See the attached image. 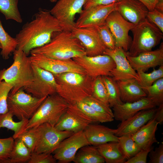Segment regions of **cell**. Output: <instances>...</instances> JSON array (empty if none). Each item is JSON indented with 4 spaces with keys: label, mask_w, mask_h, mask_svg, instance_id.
Returning <instances> with one entry per match:
<instances>
[{
    "label": "cell",
    "mask_w": 163,
    "mask_h": 163,
    "mask_svg": "<svg viewBox=\"0 0 163 163\" xmlns=\"http://www.w3.org/2000/svg\"><path fill=\"white\" fill-rule=\"evenodd\" d=\"M106 163H125L127 160L118 141L96 146Z\"/></svg>",
    "instance_id": "cell-26"
},
{
    "label": "cell",
    "mask_w": 163,
    "mask_h": 163,
    "mask_svg": "<svg viewBox=\"0 0 163 163\" xmlns=\"http://www.w3.org/2000/svg\"><path fill=\"white\" fill-rule=\"evenodd\" d=\"M158 123L152 118L132 135V137L142 149L152 148L154 143L158 142L155 133Z\"/></svg>",
    "instance_id": "cell-25"
},
{
    "label": "cell",
    "mask_w": 163,
    "mask_h": 163,
    "mask_svg": "<svg viewBox=\"0 0 163 163\" xmlns=\"http://www.w3.org/2000/svg\"><path fill=\"white\" fill-rule=\"evenodd\" d=\"M156 106V104L147 96L135 102L123 103L112 107L114 119L121 122L140 110L155 108Z\"/></svg>",
    "instance_id": "cell-22"
},
{
    "label": "cell",
    "mask_w": 163,
    "mask_h": 163,
    "mask_svg": "<svg viewBox=\"0 0 163 163\" xmlns=\"http://www.w3.org/2000/svg\"><path fill=\"white\" fill-rule=\"evenodd\" d=\"M14 141L13 137L0 139V161L9 157L13 147Z\"/></svg>",
    "instance_id": "cell-42"
},
{
    "label": "cell",
    "mask_w": 163,
    "mask_h": 163,
    "mask_svg": "<svg viewBox=\"0 0 163 163\" xmlns=\"http://www.w3.org/2000/svg\"><path fill=\"white\" fill-rule=\"evenodd\" d=\"M0 43L2 47L1 55L4 59H8L10 54L17 49L18 43L15 38L11 37L5 30L1 21Z\"/></svg>",
    "instance_id": "cell-31"
},
{
    "label": "cell",
    "mask_w": 163,
    "mask_h": 163,
    "mask_svg": "<svg viewBox=\"0 0 163 163\" xmlns=\"http://www.w3.org/2000/svg\"><path fill=\"white\" fill-rule=\"evenodd\" d=\"M92 123L83 130L90 145L97 146L110 142L118 141L115 129L104 125Z\"/></svg>",
    "instance_id": "cell-23"
},
{
    "label": "cell",
    "mask_w": 163,
    "mask_h": 163,
    "mask_svg": "<svg viewBox=\"0 0 163 163\" xmlns=\"http://www.w3.org/2000/svg\"><path fill=\"white\" fill-rule=\"evenodd\" d=\"M35 128L37 140L34 152L38 153L52 154L63 140L74 133L71 131L59 130L47 123Z\"/></svg>",
    "instance_id": "cell-8"
},
{
    "label": "cell",
    "mask_w": 163,
    "mask_h": 163,
    "mask_svg": "<svg viewBox=\"0 0 163 163\" xmlns=\"http://www.w3.org/2000/svg\"><path fill=\"white\" fill-rule=\"evenodd\" d=\"M142 3L147 8L151 11L155 8L157 0H138Z\"/></svg>",
    "instance_id": "cell-49"
},
{
    "label": "cell",
    "mask_w": 163,
    "mask_h": 163,
    "mask_svg": "<svg viewBox=\"0 0 163 163\" xmlns=\"http://www.w3.org/2000/svg\"><path fill=\"white\" fill-rule=\"evenodd\" d=\"M46 97L37 98L21 89L14 94H9L7 98L8 111L20 120H29Z\"/></svg>",
    "instance_id": "cell-7"
},
{
    "label": "cell",
    "mask_w": 163,
    "mask_h": 163,
    "mask_svg": "<svg viewBox=\"0 0 163 163\" xmlns=\"http://www.w3.org/2000/svg\"><path fill=\"white\" fill-rule=\"evenodd\" d=\"M14 115L8 111L0 114V129L5 128L14 132L13 137L14 139L18 138L26 130L28 119H23L20 121H14L13 118Z\"/></svg>",
    "instance_id": "cell-29"
},
{
    "label": "cell",
    "mask_w": 163,
    "mask_h": 163,
    "mask_svg": "<svg viewBox=\"0 0 163 163\" xmlns=\"http://www.w3.org/2000/svg\"><path fill=\"white\" fill-rule=\"evenodd\" d=\"M131 30L133 40L126 53L132 56L152 50L160 43L163 37V33L146 18L135 25Z\"/></svg>",
    "instance_id": "cell-5"
},
{
    "label": "cell",
    "mask_w": 163,
    "mask_h": 163,
    "mask_svg": "<svg viewBox=\"0 0 163 163\" xmlns=\"http://www.w3.org/2000/svg\"><path fill=\"white\" fill-rule=\"evenodd\" d=\"M53 75L56 93L69 105L76 104L92 95L94 79L87 73L70 72Z\"/></svg>",
    "instance_id": "cell-2"
},
{
    "label": "cell",
    "mask_w": 163,
    "mask_h": 163,
    "mask_svg": "<svg viewBox=\"0 0 163 163\" xmlns=\"http://www.w3.org/2000/svg\"><path fill=\"white\" fill-rule=\"evenodd\" d=\"M69 105L57 93L48 96L29 120L26 130L46 123L55 126Z\"/></svg>",
    "instance_id": "cell-6"
},
{
    "label": "cell",
    "mask_w": 163,
    "mask_h": 163,
    "mask_svg": "<svg viewBox=\"0 0 163 163\" xmlns=\"http://www.w3.org/2000/svg\"><path fill=\"white\" fill-rule=\"evenodd\" d=\"M62 30L59 22L50 11L40 9L16 35V49L28 55L32 50L49 43L54 33Z\"/></svg>",
    "instance_id": "cell-1"
},
{
    "label": "cell",
    "mask_w": 163,
    "mask_h": 163,
    "mask_svg": "<svg viewBox=\"0 0 163 163\" xmlns=\"http://www.w3.org/2000/svg\"><path fill=\"white\" fill-rule=\"evenodd\" d=\"M30 54L29 57L32 64L53 74L70 72L86 73L83 68L72 59L60 60L38 53Z\"/></svg>",
    "instance_id": "cell-12"
},
{
    "label": "cell",
    "mask_w": 163,
    "mask_h": 163,
    "mask_svg": "<svg viewBox=\"0 0 163 163\" xmlns=\"http://www.w3.org/2000/svg\"><path fill=\"white\" fill-rule=\"evenodd\" d=\"M30 53L40 54L60 60L72 59L86 55L84 46L72 31L64 30L54 33L49 43L32 50Z\"/></svg>",
    "instance_id": "cell-3"
},
{
    "label": "cell",
    "mask_w": 163,
    "mask_h": 163,
    "mask_svg": "<svg viewBox=\"0 0 163 163\" xmlns=\"http://www.w3.org/2000/svg\"><path fill=\"white\" fill-rule=\"evenodd\" d=\"M57 160L52 154L46 153H31L28 163H56Z\"/></svg>",
    "instance_id": "cell-43"
},
{
    "label": "cell",
    "mask_w": 163,
    "mask_h": 163,
    "mask_svg": "<svg viewBox=\"0 0 163 163\" xmlns=\"http://www.w3.org/2000/svg\"><path fill=\"white\" fill-rule=\"evenodd\" d=\"M13 53L14 61L11 66L0 70V80L13 86L10 92L11 94L30 84L34 78L32 64L29 57L19 49H16Z\"/></svg>",
    "instance_id": "cell-4"
},
{
    "label": "cell",
    "mask_w": 163,
    "mask_h": 163,
    "mask_svg": "<svg viewBox=\"0 0 163 163\" xmlns=\"http://www.w3.org/2000/svg\"><path fill=\"white\" fill-rule=\"evenodd\" d=\"M116 3L107 5H97L87 9H83L75 22V27H96L105 23L108 16L116 10Z\"/></svg>",
    "instance_id": "cell-17"
},
{
    "label": "cell",
    "mask_w": 163,
    "mask_h": 163,
    "mask_svg": "<svg viewBox=\"0 0 163 163\" xmlns=\"http://www.w3.org/2000/svg\"><path fill=\"white\" fill-rule=\"evenodd\" d=\"M1 48H2L1 46V44L0 43V49H1Z\"/></svg>",
    "instance_id": "cell-52"
},
{
    "label": "cell",
    "mask_w": 163,
    "mask_h": 163,
    "mask_svg": "<svg viewBox=\"0 0 163 163\" xmlns=\"http://www.w3.org/2000/svg\"><path fill=\"white\" fill-rule=\"evenodd\" d=\"M155 8L163 12V0H157Z\"/></svg>",
    "instance_id": "cell-50"
},
{
    "label": "cell",
    "mask_w": 163,
    "mask_h": 163,
    "mask_svg": "<svg viewBox=\"0 0 163 163\" xmlns=\"http://www.w3.org/2000/svg\"><path fill=\"white\" fill-rule=\"evenodd\" d=\"M146 18L163 33V12L154 8L148 11Z\"/></svg>",
    "instance_id": "cell-44"
},
{
    "label": "cell",
    "mask_w": 163,
    "mask_h": 163,
    "mask_svg": "<svg viewBox=\"0 0 163 163\" xmlns=\"http://www.w3.org/2000/svg\"><path fill=\"white\" fill-rule=\"evenodd\" d=\"M118 139L127 160L141 149L133 140L132 136H121L118 137Z\"/></svg>",
    "instance_id": "cell-34"
},
{
    "label": "cell",
    "mask_w": 163,
    "mask_h": 163,
    "mask_svg": "<svg viewBox=\"0 0 163 163\" xmlns=\"http://www.w3.org/2000/svg\"><path fill=\"white\" fill-rule=\"evenodd\" d=\"M116 82L120 98L123 103L135 102L147 96L138 80L136 79H130Z\"/></svg>",
    "instance_id": "cell-24"
},
{
    "label": "cell",
    "mask_w": 163,
    "mask_h": 163,
    "mask_svg": "<svg viewBox=\"0 0 163 163\" xmlns=\"http://www.w3.org/2000/svg\"><path fill=\"white\" fill-rule=\"evenodd\" d=\"M142 88L146 96L157 106L163 103V78L157 80L151 86Z\"/></svg>",
    "instance_id": "cell-33"
},
{
    "label": "cell",
    "mask_w": 163,
    "mask_h": 163,
    "mask_svg": "<svg viewBox=\"0 0 163 163\" xmlns=\"http://www.w3.org/2000/svg\"><path fill=\"white\" fill-rule=\"evenodd\" d=\"M95 122L84 113L76 104L69 105L54 126L60 131L73 133L83 131L90 124Z\"/></svg>",
    "instance_id": "cell-14"
},
{
    "label": "cell",
    "mask_w": 163,
    "mask_h": 163,
    "mask_svg": "<svg viewBox=\"0 0 163 163\" xmlns=\"http://www.w3.org/2000/svg\"><path fill=\"white\" fill-rule=\"evenodd\" d=\"M105 23L113 36L116 47L127 52L132 41L129 33L135 25L125 19L116 10L108 16Z\"/></svg>",
    "instance_id": "cell-13"
},
{
    "label": "cell",
    "mask_w": 163,
    "mask_h": 163,
    "mask_svg": "<svg viewBox=\"0 0 163 163\" xmlns=\"http://www.w3.org/2000/svg\"><path fill=\"white\" fill-rule=\"evenodd\" d=\"M34 78L32 82L22 88L27 93L41 98L56 93V83L51 73L32 64Z\"/></svg>",
    "instance_id": "cell-10"
},
{
    "label": "cell",
    "mask_w": 163,
    "mask_h": 163,
    "mask_svg": "<svg viewBox=\"0 0 163 163\" xmlns=\"http://www.w3.org/2000/svg\"><path fill=\"white\" fill-rule=\"evenodd\" d=\"M152 149L149 153V163H163V144L161 143L155 150Z\"/></svg>",
    "instance_id": "cell-45"
},
{
    "label": "cell",
    "mask_w": 163,
    "mask_h": 163,
    "mask_svg": "<svg viewBox=\"0 0 163 163\" xmlns=\"http://www.w3.org/2000/svg\"><path fill=\"white\" fill-rule=\"evenodd\" d=\"M116 10L126 20L136 25L146 18L149 10L138 0H120Z\"/></svg>",
    "instance_id": "cell-21"
},
{
    "label": "cell",
    "mask_w": 163,
    "mask_h": 163,
    "mask_svg": "<svg viewBox=\"0 0 163 163\" xmlns=\"http://www.w3.org/2000/svg\"><path fill=\"white\" fill-rule=\"evenodd\" d=\"M58 0H50V2H56Z\"/></svg>",
    "instance_id": "cell-51"
},
{
    "label": "cell",
    "mask_w": 163,
    "mask_h": 163,
    "mask_svg": "<svg viewBox=\"0 0 163 163\" xmlns=\"http://www.w3.org/2000/svg\"><path fill=\"white\" fill-rule=\"evenodd\" d=\"M83 101L95 110L114 118L113 111L110 106L92 96L87 97Z\"/></svg>",
    "instance_id": "cell-38"
},
{
    "label": "cell",
    "mask_w": 163,
    "mask_h": 163,
    "mask_svg": "<svg viewBox=\"0 0 163 163\" xmlns=\"http://www.w3.org/2000/svg\"><path fill=\"white\" fill-rule=\"evenodd\" d=\"M108 96L110 107L114 106L123 103L121 100L120 91L117 82L110 76H102Z\"/></svg>",
    "instance_id": "cell-32"
},
{
    "label": "cell",
    "mask_w": 163,
    "mask_h": 163,
    "mask_svg": "<svg viewBox=\"0 0 163 163\" xmlns=\"http://www.w3.org/2000/svg\"><path fill=\"white\" fill-rule=\"evenodd\" d=\"M72 59L93 79L99 76L112 77L111 72L115 67L113 59L105 54L92 56L85 55Z\"/></svg>",
    "instance_id": "cell-11"
},
{
    "label": "cell",
    "mask_w": 163,
    "mask_h": 163,
    "mask_svg": "<svg viewBox=\"0 0 163 163\" xmlns=\"http://www.w3.org/2000/svg\"><path fill=\"white\" fill-rule=\"evenodd\" d=\"M137 73L139 77L138 82L141 87L150 86L157 80L163 78V65L159 66L157 69L153 68V71L150 73L140 71Z\"/></svg>",
    "instance_id": "cell-36"
},
{
    "label": "cell",
    "mask_w": 163,
    "mask_h": 163,
    "mask_svg": "<svg viewBox=\"0 0 163 163\" xmlns=\"http://www.w3.org/2000/svg\"><path fill=\"white\" fill-rule=\"evenodd\" d=\"M126 58L133 69L137 72H144L149 68L163 65V44L159 48L154 50L144 52L135 56L126 54Z\"/></svg>",
    "instance_id": "cell-20"
},
{
    "label": "cell",
    "mask_w": 163,
    "mask_h": 163,
    "mask_svg": "<svg viewBox=\"0 0 163 163\" xmlns=\"http://www.w3.org/2000/svg\"><path fill=\"white\" fill-rule=\"evenodd\" d=\"M153 147L147 149H142L136 155L128 159L125 163H146L147 156Z\"/></svg>",
    "instance_id": "cell-46"
},
{
    "label": "cell",
    "mask_w": 163,
    "mask_h": 163,
    "mask_svg": "<svg viewBox=\"0 0 163 163\" xmlns=\"http://www.w3.org/2000/svg\"><path fill=\"white\" fill-rule=\"evenodd\" d=\"M86 0H58L50 11L59 22L62 30L72 31L75 27V15L82 12Z\"/></svg>",
    "instance_id": "cell-9"
},
{
    "label": "cell",
    "mask_w": 163,
    "mask_h": 163,
    "mask_svg": "<svg viewBox=\"0 0 163 163\" xmlns=\"http://www.w3.org/2000/svg\"><path fill=\"white\" fill-rule=\"evenodd\" d=\"M120 0H87L83 7L87 9L91 7L101 5H107L116 3Z\"/></svg>",
    "instance_id": "cell-47"
},
{
    "label": "cell",
    "mask_w": 163,
    "mask_h": 163,
    "mask_svg": "<svg viewBox=\"0 0 163 163\" xmlns=\"http://www.w3.org/2000/svg\"><path fill=\"white\" fill-rule=\"evenodd\" d=\"M73 162L75 163H103L105 160L96 146L88 145L78 150Z\"/></svg>",
    "instance_id": "cell-28"
},
{
    "label": "cell",
    "mask_w": 163,
    "mask_h": 163,
    "mask_svg": "<svg viewBox=\"0 0 163 163\" xmlns=\"http://www.w3.org/2000/svg\"><path fill=\"white\" fill-rule=\"evenodd\" d=\"M18 138L21 139L31 153L34 152L37 140L35 127L26 130Z\"/></svg>",
    "instance_id": "cell-41"
},
{
    "label": "cell",
    "mask_w": 163,
    "mask_h": 163,
    "mask_svg": "<svg viewBox=\"0 0 163 163\" xmlns=\"http://www.w3.org/2000/svg\"><path fill=\"white\" fill-rule=\"evenodd\" d=\"M76 104L84 113L95 123L110 122L114 120L113 117L95 110L83 101L78 103Z\"/></svg>",
    "instance_id": "cell-35"
},
{
    "label": "cell",
    "mask_w": 163,
    "mask_h": 163,
    "mask_svg": "<svg viewBox=\"0 0 163 163\" xmlns=\"http://www.w3.org/2000/svg\"><path fill=\"white\" fill-rule=\"evenodd\" d=\"M72 32L84 46L86 55L92 56L104 54L107 48L100 38L96 27H75Z\"/></svg>",
    "instance_id": "cell-16"
},
{
    "label": "cell",
    "mask_w": 163,
    "mask_h": 163,
    "mask_svg": "<svg viewBox=\"0 0 163 163\" xmlns=\"http://www.w3.org/2000/svg\"><path fill=\"white\" fill-rule=\"evenodd\" d=\"M100 38L107 48L113 50L116 48L113 36L105 23L96 27Z\"/></svg>",
    "instance_id": "cell-39"
},
{
    "label": "cell",
    "mask_w": 163,
    "mask_h": 163,
    "mask_svg": "<svg viewBox=\"0 0 163 163\" xmlns=\"http://www.w3.org/2000/svg\"><path fill=\"white\" fill-rule=\"evenodd\" d=\"M18 0H0V12L6 20L21 23L23 20L18 7Z\"/></svg>",
    "instance_id": "cell-30"
},
{
    "label": "cell",
    "mask_w": 163,
    "mask_h": 163,
    "mask_svg": "<svg viewBox=\"0 0 163 163\" xmlns=\"http://www.w3.org/2000/svg\"><path fill=\"white\" fill-rule=\"evenodd\" d=\"M92 96L109 106L107 91L102 76L94 79Z\"/></svg>",
    "instance_id": "cell-37"
},
{
    "label": "cell",
    "mask_w": 163,
    "mask_h": 163,
    "mask_svg": "<svg viewBox=\"0 0 163 163\" xmlns=\"http://www.w3.org/2000/svg\"><path fill=\"white\" fill-rule=\"evenodd\" d=\"M104 54L110 56L113 60L115 67L111 72L112 78L116 81L130 79L138 81L137 72L132 67L126 58V52L122 48L113 50L106 48Z\"/></svg>",
    "instance_id": "cell-18"
},
{
    "label": "cell",
    "mask_w": 163,
    "mask_h": 163,
    "mask_svg": "<svg viewBox=\"0 0 163 163\" xmlns=\"http://www.w3.org/2000/svg\"><path fill=\"white\" fill-rule=\"evenodd\" d=\"M12 149L9 157L0 161V163H23L28 162L31 153L20 138L14 139Z\"/></svg>",
    "instance_id": "cell-27"
},
{
    "label": "cell",
    "mask_w": 163,
    "mask_h": 163,
    "mask_svg": "<svg viewBox=\"0 0 163 163\" xmlns=\"http://www.w3.org/2000/svg\"><path fill=\"white\" fill-rule=\"evenodd\" d=\"M90 145L83 131L74 133L63 140L52 154L59 163L73 161L75 155L81 147Z\"/></svg>",
    "instance_id": "cell-15"
},
{
    "label": "cell",
    "mask_w": 163,
    "mask_h": 163,
    "mask_svg": "<svg viewBox=\"0 0 163 163\" xmlns=\"http://www.w3.org/2000/svg\"><path fill=\"white\" fill-rule=\"evenodd\" d=\"M158 124L161 125L163 123V103L160 104L157 108L153 118Z\"/></svg>",
    "instance_id": "cell-48"
},
{
    "label": "cell",
    "mask_w": 163,
    "mask_h": 163,
    "mask_svg": "<svg viewBox=\"0 0 163 163\" xmlns=\"http://www.w3.org/2000/svg\"><path fill=\"white\" fill-rule=\"evenodd\" d=\"M156 107L140 111L128 119L121 121L115 129L117 137L132 136L152 119L156 111Z\"/></svg>",
    "instance_id": "cell-19"
},
{
    "label": "cell",
    "mask_w": 163,
    "mask_h": 163,
    "mask_svg": "<svg viewBox=\"0 0 163 163\" xmlns=\"http://www.w3.org/2000/svg\"><path fill=\"white\" fill-rule=\"evenodd\" d=\"M13 87L12 85L0 80V114L8 111L7 98Z\"/></svg>",
    "instance_id": "cell-40"
}]
</instances>
